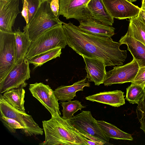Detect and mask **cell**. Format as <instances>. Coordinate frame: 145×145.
Wrapping results in <instances>:
<instances>
[{
    "label": "cell",
    "mask_w": 145,
    "mask_h": 145,
    "mask_svg": "<svg viewBox=\"0 0 145 145\" xmlns=\"http://www.w3.org/2000/svg\"><path fill=\"white\" fill-rule=\"evenodd\" d=\"M119 42L127 46L139 68L145 66V45L135 39L127 33L121 37Z\"/></svg>",
    "instance_id": "obj_18"
},
{
    "label": "cell",
    "mask_w": 145,
    "mask_h": 145,
    "mask_svg": "<svg viewBox=\"0 0 145 145\" xmlns=\"http://www.w3.org/2000/svg\"><path fill=\"white\" fill-rule=\"evenodd\" d=\"M78 26L82 31L93 35L111 38L115 34L114 27L89 18L79 22Z\"/></svg>",
    "instance_id": "obj_15"
},
{
    "label": "cell",
    "mask_w": 145,
    "mask_h": 145,
    "mask_svg": "<svg viewBox=\"0 0 145 145\" xmlns=\"http://www.w3.org/2000/svg\"><path fill=\"white\" fill-rule=\"evenodd\" d=\"M90 0H59V15L79 22L91 18L87 6Z\"/></svg>",
    "instance_id": "obj_11"
},
{
    "label": "cell",
    "mask_w": 145,
    "mask_h": 145,
    "mask_svg": "<svg viewBox=\"0 0 145 145\" xmlns=\"http://www.w3.org/2000/svg\"><path fill=\"white\" fill-rule=\"evenodd\" d=\"M130 2H133L135 1H136L137 0H128Z\"/></svg>",
    "instance_id": "obj_36"
},
{
    "label": "cell",
    "mask_w": 145,
    "mask_h": 145,
    "mask_svg": "<svg viewBox=\"0 0 145 145\" xmlns=\"http://www.w3.org/2000/svg\"><path fill=\"white\" fill-rule=\"evenodd\" d=\"M15 52L14 31L9 32L0 30V82L16 65Z\"/></svg>",
    "instance_id": "obj_6"
},
{
    "label": "cell",
    "mask_w": 145,
    "mask_h": 145,
    "mask_svg": "<svg viewBox=\"0 0 145 145\" xmlns=\"http://www.w3.org/2000/svg\"><path fill=\"white\" fill-rule=\"evenodd\" d=\"M82 57L86 64L88 81L93 82L96 86L104 84L106 74L105 63L98 59Z\"/></svg>",
    "instance_id": "obj_14"
},
{
    "label": "cell",
    "mask_w": 145,
    "mask_h": 145,
    "mask_svg": "<svg viewBox=\"0 0 145 145\" xmlns=\"http://www.w3.org/2000/svg\"><path fill=\"white\" fill-rule=\"evenodd\" d=\"M86 77L75 82L71 86H61L54 91L55 94L59 100L61 101H71L76 96V92L83 91L85 87L90 86V83L87 82Z\"/></svg>",
    "instance_id": "obj_19"
},
{
    "label": "cell",
    "mask_w": 145,
    "mask_h": 145,
    "mask_svg": "<svg viewBox=\"0 0 145 145\" xmlns=\"http://www.w3.org/2000/svg\"><path fill=\"white\" fill-rule=\"evenodd\" d=\"M97 122L105 134L109 138L132 140V135L126 133L114 125L103 120H97Z\"/></svg>",
    "instance_id": "obj_23"
},
{
    "label": "cell",
    "mask_w": 145,
    "mask_h": 145,
    "mask_svg": "<svg viewBox=\"0 0 145 145\" xmlns=\"http://www.w3.org/2000/svg\"><path fill=\"white\" fill-rule=\"evenodd\" d=\"M69 120L82 134L93 136L100 140L105 145H112L109 142L110 138L103 132L97 120L92 116L90 111L83 110Z\"/></svg>",
    "instance_id": "obj_7"
},
{
    "label": "cell",
    "mask_w": 145,
    "mask_h": 145,
    "mask_svg": "<svg viewBox=\"0 0 145 145\" xmlns=\"http://www.w3.org/2000/svg\"><path fill=\"white\" fill-rule=\"evenodd\" d=\"M0 120L3 125L10 133H16L17 129H20L22 132L24 127L15 120L0 115Z\"/></svg>",
    "instance_id": "obj_28"
},
{
    "label": "cell",
    "mask_w": 145,
    "mask_h": 145,
    "mask_svg": "<svg viewBox=\"0 0 145 145\" xmlns=\"http://www.w3.org/2000/svg\"><path fill=\"white\" fill-rule=\"evenodd\" d=\"M140 12L142 16L145 20V10L141 9Z\"/></svg>",
    "instance_id": "obj_35"
},
{
    "label": "cell",
    "mask_w": 145,
    "mask_h": 145,
    "mask_svg": "<svg viewBox=\"0 0 145 145\" xmlns=\"http://www.w3.org/2000/svg\"><path fill=\"white\" fill-rule=\"evenodd\" d=\"M2 0V1H7V0Z\"/></svg>",
    "instance_id": "obj_37"
},
{
    "label": "cell",
    "mask_w": 145,
    "mask_h": 145,
    "mask_svg": "<svg viewBox=\"0 0 145 145\" xmlns=\"http://www.w3.org/2000/svg\"><path fill=\"white\" fill-rule=\"evenodd\" d=\"M87 7L91 18L105 24L112 25L114 18L108 11L103 0H90Z\"/></svg>",
    "instance_id": "obj_17"
},
{
    "label": "cell",
    "mask_w": 145,
    "mask_h": 145,
    "mask_svg": "<svg viewBox=\"0 0 145 145\" xmlns=\"http://www.w3.org/2000/svg\"><path fill=\"white\" fill-rule=\"evenodd\" d=\"M22 32L20 28L14 31L15 43V62L16 64L20 62L25 58L31 42L29 38L27 31L23 30Z\"/></svg>",
    "instance_id": "obj_20"
},
{
    "label": "cell",
    "mask_w": 145,
    "mask_h": 145,
    "mask_svg": "<svg viewBox=\"0 0 145 145\" xmlns=\"http://www.w3.org/2000/svg\"><path fill=\"white\" fill-rule=\"evenodd\" d=\"M86 142L88 145H104L105 144L103 143L99 142L93 141L88 139L86 140Z\"/></svg>",
    "instance_id": "obj_33"
},
{
    "label": "cell",
    "mask_w": 145,
    "mask_h": 145,
    "mask_svg": "<svg viewBox=\"0 0 145 145\" xmlns=\"http://www.w3.org/2000/svg\"><path fill=\"white\" fill-rule=\"evenodd\" d=\"M136 109L137 118L140 123V128L145 134V92L137 104Z\"/></svg>",
    "instance_id": "obj_27"
},
{
    "label": "cell",
    "mask_w": 145,
    "mask_h": 145,
    "mask_svg": "<svg viewBox=\"0 0 145 145\" xmlns=\"http://www.w3.org/2000/svg\"><path fill=\"white\" fill-rule=\"evenodd\" d=\"M19 0H0V30L11 32L17 15L20 13Z\"/></svg>",
    "instance_id": "obj_13"
},
{
    "label": "cell",
    "mask_w": 145,
    "mask_h": 145,
    "mask_svg": "<svg viewBox=\"0 0 145 145\" xmlns=\"http://www.w3.org/2000/svg\"><path fill=\"white\" fill-rule=\"evenodd\" d=\"M61 48H56L37 55L28 60L29 63L32 64L36 68L45 63L57 57H60L61 54Z\"/></svg>",
    "instance_id": "obj_24"
},
{
    "label": "cell",
    "mask_w": 145,
    "mask_h": 145,
    "mask_svg": "<svg viewBox=\"0 0 145 145\" xmlns=\"http://www.w3.org/2000/svg\"><path fill=\"white\" fill-rule=\"evenodd\" d=\"M131 83L145 87V66L139 68L133 80Z\"/></svg>",
    "instance_id": "obj_30"
},
{
    "label": "cell",
    "mask_w": 145,
    "mask_h": 145,
    "mask_svg": "<svg viewBox=\"0 0 145 145\" xmlns=\"http://www.w3.org/2000/svg\"><path fill=\"white\" fill-rule=\"evenodd\" d=\"M25 91L23 88L10 89L4 93L3 96L11 105L16 108L25 112L24 106Z\"/></svg>",
    "instance_id": "obj_22"
},
{
    "label": "cell",
    "mask_w": 145,
    "mask_h": 145,
    "mask_svg": "<svg viewBox=\"0 0 145 145\" xmlns=\"http://www.w3.org/2000/svg\"><path fill=\"white\" fill-rule=\"evenodd\" d=\"M139 67L134 59L123 66L118 65L108 72L104 84L105 86H110L117 84H122L131 82L135 78Z\"/></svg>",
    "instance_id": "obj_10"
},
{
    "label": "cell",
    "mask_w": 145,
    "mask_h": 145,
    "mask_svg": "<svg viewBox=\"0 0 145 145\" xmlns=\"http://www.w3.org/2000/svg\"><path fill=\"white\" fill-rule=\"evenodd\" d=\"M145 92L144 88L131 83L126 88L125 99L131 103L137 104L144 95Z\"/></svg>",
    "instance_id": "obj_26"
},
{
    "label": "cell",
    "mask_w": 145,
    "mask_h": 145,
    "mask_svg": "<svg viewBox=\"0 0 145 145\" xmlns=\"http://www.w3.org/2000/svg\"><path fill=\"white\" fill-rule=\"evenodd\" d=\"M29 63L25 58L15 65L4 79L0 82V93L11 89L24 88L27 85L25 82L30 77Z\"/></svg>",
    "instance_id": "obj_8"
},
{
    "label": "cell",
    "mask_w": 145,
    "mask_h": 145,
    "mask_svg": "<svg viewBox=\"0 0 145 145\" xmlns=\"http://www.w3.org/2000/svg\"><path fill=\"white\" fill-rule=\"evenodd\" d=\"M28 10V23L31 22L37 11L40 5L41 0H25Z\"/></svg>",
    "instance_id": "obj_29"
},
{
    "label": "cell",
    "mask_w": 145,
    "mask_h": 145,
    "mask_svg": "<svg viewBox=\"0 0 145 145\" xmlns=\"http://www.w3.org/2000/svg\"><path fill=\"white\" fill-rule=\"evenodd\" d=\"M63 27L67 45L79 55L101 61L106 66L123 64L127 52L120 49L121 43L84 32L70 22L64 23Z\"/></svg>",
    "instance_id": "obj_1"
},
{
    "label": "cell",
    "mask_w": 145,
    "mask_h": 145,
    "mask_svg": "<svg viewBox=\"0 0 145 145\" xmlns=\"http://www.w3.org/2000/svg\"><path fill=\"white\" fill-rule=\"evenodd\" d=\"M140 8L141 10H145V0H142V5Z\"/></svg>",
    "instance_id": "obj_34"
},
{
    "label": "cell",
    "mask_w": 145,
    "mask_h": 145,
    "mask_svg": "<svg viewBox=\"0 0 145 145\" xmlns=\"http://www.w3.org/2000/svg\"><path fill=\"white\" fill-rule=\"evenodd\" d=\"M108 11L114 18L120 20L137 16L141 8L128 0H103Z\"/></svg>",
    "instance_id": "obj_12"
},
{
    "label": "cell",
    "mask_w": 145,
    "mask_h": 145,
    "mask_svg": "<svg viewBox=\"0 0 145 145\" xmlns=\"http://www.w3.org/2000/svg\"><path fill=\"white\" fill-rule=\"evenodd\" d=\"M29 90L33 96L39 101L48 110L52 117L60 116L58 99L54 91L47 85L42 82L31 84Z\"/></svg>",
    "instance_id": "obj_9"
},
{
    "label": "cell",
    "mask_w": 145,
    "mask_h": 145,
    "mask_svg": "<svg viewBox=\"0 0 145 145\" xmlns=\"http://www.w3.org/2000/svg\"><path fill=\"white\" fill-rule=\"evenodd\" d=\"M63 107L62 110L63 116L61 117L63 119L66 120H69L74 117L73 114L79 110H81L82 109L85 108L83 106L81 102L75 100L69 101L67 102L65 101L60 102Z\"/></svg>",
    "instance_id": "obj_25"
},
{
    "label": "cell",
    "mask_w": 145,
    "mask_h": 145,
    "mask_svg": "<svg viewBox=\"0 0 145 145\" xmlns=\"http://www.w3.org/2000/svg\"><path fill=\"white\" fill-rule=\"evenodd\" d=\"M23 4V8L21 12L22 15L24 18L26 23V25L28 23L29 12L27 7V4L25 0H21Z\"/></svg>",
    "instance_id": "obj_32"
},
{
    "label": "cell",
    "mask_w": 145,
    "mask_h": 145,
    "mask_svg": "<svg viewBox=\"0 0 145 145\" xmlns=\"http://www.w3.org/2000/svg\"><path fill=\"white\" fill-rule=\"evenodd\" d=\"M50 0H41L40 6L29 24L24 26L31 42L49 29L64 22L60 21L52 11L50 6Z\"/></svg>",
    "instance_id": "obj_4"
},
{
    "label": "cell",
    "mask_w": 145,
    "mask_h": 145,
    "mask_svg": "<svg viewBox=\"0 0 145 145\" xmlns=\"http://www.w3.org/2000/svg\"><path fill=\"white\" fill-rule=\"evenodd\" d=\"M49 4L52 12L56 17H59V0H50Z\"/></svg>",
    "instance_id": "obj_31"
},
{
    "label": "cell",
    "mask_w": 145,
    "mask_h": 145,
    "mask_svg": "<svg viewBox=\"0 0 145 145\" xmlns=\"http://www.w3.org/2000/svg\"><path fill=\"white\" fill-rule=\"evenodd\" d=\"M124 93L121 90L104 91L89 95L85 99L92 102L119 107L125 103Z\"/></svg>",
    "instance_id": "obj_16"
},
{
    "label": "cell",
    "mask_w": 145,
    "mask_h": 145,
    "mask_svg": "<svg viewBox=\"0 0 145 145\" xmlns=\"http://www.w3.org/2000/svg\"><path fill=\"white\" fill-rule=\"evenodd\" d=\"M45 140L40 145H88L87 138L78 131L69 120L60 116L42 121Z\"/></svg>",
    "instance_id": "obj_2"
},
{
    "label": "cell",
    "mask_w": 145,
    "mask_h": 145,
    "mask_svg": "<svg viewBox=\"0 0 145 145\" xmlns=\"http://www.w3.org/2000/svg\"><path fill=\"white\" fill-rule=\"evenodd\" d=\"M61 23L48 29L32 42L25 58L28 60L45 52L58 48H65L67 40Z\"/></svg>",
    "instance_id": "obj_3"
},
{
    "label": "cell",
    "mask_w": 145,
    "mask_h": 145,
    "mask_svg": "<svg viewBox=\"0 0 145 145\" xmlns=\"http://www.w3.org/2000/svg\"><path fill=\"white\" fill-rule=\"evenodd\" d=\"M0 115L14 119L24 127L21 133L26 137L42 135L43 129L40 127L31 116L15 108L0 95Z\"/></svg>",
    "instance_id": "obj_5"
},
{
    "label": "cell",
    "mask_w": 145,
    "mask_h": 145,
    "mask_svg": "<svg viewBox=\"0 0 145 145\" xmlns=\"http://www.w3.org/2000/svg\"><path fill=\"white\" fill-rule=\"evenodd\" d=\"M127 33L145 45V20L140 11L137 16L130 19Z\"/></svg>",
    "instance_id": "obj_21"
}]
</instances>
